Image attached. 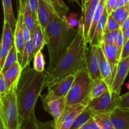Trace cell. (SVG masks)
I'll list each match as a JSON object with an SVG mask.
<instances>
[{
    "label": "cell",
    "mask_w": 129,
    "mask_h": 129,
    "mask_svg": "<svg viewBox=\"0 0 129 129\" xmlns=\"http://www.w3.org/2000/svg\"><path fill=\"white\" fill-rule=\"evenodd\" d=\"M10 49L2 42H0V72L3 67Z\"/></svg>",
    "instance_id": "cell-34"
},
{
    "label": "cell",
    "mask_w": 129,
    "mask_h": 129,
    "mask_svg": "<svg viewBox=\"0 0 129 129\" xmlns=\"http://www.w3.org/2000/svg\"><path fill=\"white\" fill-rule=\"evenodd\" d=\"M33 39H34V45H35V53L42 50L44 45H45V34H44V30L38 22L37 24L36 28L33 35Z\"/></svg>",
    "instance_id": "cell-24"
},
{
    "label": "cell",
    "mask_w": 129,
    "mask_h": 129,
    "mask_svg": "<svg viewBox=\"0 0 129 129\" xmlns=\"http://www.w3.org/2000/svg\"><path fill=\"white\" fill-rule=\"evenodd\" d=\"M116 2H117V0H106L105 8L108 14H111V13L113 11Z\"/></svg>",
    "instance_id": "cell-39"
},
{
    "label": "cell",
    "mask_w": 129,
    "mask_h": 129,
    "mask_svg": "<svg viewBox=\"0 0 129 129\" xmlns=\"http://www.w3.org/2000/svg\"><path fill=\"white\" fill-rule=\"evenodd\" d=\"M2 3L3 6L4 20H6L9 23L13 31H14L16 26V20L14 15L11 0H2Z\"/></svg>",
    "instance_id": "cell-22"
},
{
    "label": "cell",
    "mask_w": 129,
    "mask_h": 129,
    "mask_svg": "<svg viewBox=\"0 0 129 129\" xmlns=\"http://www.w3.org/2000/svg\"><path fill=\"white\" fill-rule=\"evenodd\" d=\"M34 68L36 71L41 73L45 71V62L42 50L35 53L34 57Z\"/></svg>",
    "instance_id": "cell-31"
},
{
    "label": "cell",
    "mask_w": 129,
    "mask_h": 129,
    "mask_svg": "<svg viewBox=\"0 0 129 129\" xmlns=\"http://www.w3.org/2000/svg\"><path fill=\"white\" fill-rule=\"evenodd\" d=\"M79 129H91L89 120L86 122V123H85L84 125H83Z\"/></svg>",
    "instance_id": "cell-46"
},
{
    "label": "cell",
    "mask_w": 129,
    "mask_h": 129,
    "mask_svg": "<svg viewBox=\"0 0 129 129\" xmlns=\"http://www.w3.org/2000/svg\"><path fill=\"white\" fill-rule=\"evenodd\" d=\"M120 96V93H117L109 88L100 96L90 100L86 107L93 114L110 113L118 107Z\"/></svg>",
    "instance_id": "cell-6"
},
{
    "label": "cell",
    "mask_w": 129,
    "mask_h": 129,
    "mask_svg": "<svg viewBox=\"0 0 129 129\" xmlns=\"http://www.w3.org/2000/svg\"><path fill=\"white\" fill-rule=\"evenodd\" d=\"M20 129H55L54 122H40L37 118L34 112L22 122Z\"/></svg>",
    "instance_id": "cell-18"
},
{
    "label": "cell",
    "mask_w": 129,
    "mask_h": 129,
    "mask_svg": "<svg viewBox=\"0 0 129 129\" xmlns=\"http://www.w3.org/2000/svg\"><path fill=\"white\" fill-rule=\"evenodd\" d=\"M128 73L129 56L121 58L118 63L114 78L110 88L114 91L120 93L121 88Z\"/></svg>",
    "instance_id": "cell-11"
},
{
    "label": "cell",
    "mask_w": 129,
    "mask_h": 129,
    "mask_svg": "<svg viewBox=\"0 0 129 129\" xmlns=\"http://www.w3.org/2000/svg\"><path fill=\"white\" fill-rule=\"evenodd\" d=\"M18 19L16 20V26L13 31L14 45L16 47L18 54V60L20 64L21 63L23 52L25 48V42L23 36V15L21 13H18Z\"/></svg>",
    "instance_id": "cell-12"
},
{
    "label": "cell",
    "mask_w": 129,
    "mask_h": 129,
    "mask_svg": "<svg viewBox=\"0 0 129 129\" xmlns=\"http://www.w3.org/2000/svg\"><path fill=\"white\" fill-rule=\"evenodd\" d=\"M120 28V26L119 24L113 18V16L111 15V14H109L108 18H107L105 26L104 34L105 33L110 32V31L118 30Z\"/></svg>",
    "instance_id": "cell-32"
},
{
    "label": "cell",
    "mask_w": 129,
    "mask_h": 129,
    "mask_svg": "<svg viewBox=\"0 0 129 129\" xmlns=\"http://www.w3.org/2000/svg\"><path fill=\"white\" fill-rule=\"evenodd\" d=\"M54 13L44 0H38L37 19V22L40 24L44 31H45V28L50 21L52 15Z\"/></svg>",
    "instance_id": "cell-15"
},
{
    "label": "cell",
    "mask_w": 129,
    "mask_h": 129,
    "mask_svg": "<svg viewBox=\"0 0 129 129\" xmlns=\"http://www.w3.org/2000/svg\"><path fill=\"white\" fill-rule=\"evenodd\" d=\"M28 1L32 15H34V18L37 20V11L38 8V0H28Z\"/></svg>",
    "instance_id": "cell-38"
},
{
    "label": "cell",
    "mask_w": 129,
    "mask_h": 129,
    "mask_svg": "<svg viewBox=\"0 0 129 129\" xmlns=\"http://www.w3.org/2000/svg\"><path fill=\"white\" fill-rule=\"evenodd\" d=\"M120 108H129V92L120 96V102L118 107Z\"/></svg>",
    "instance_id": "cell-37"
},
{
    "label": "cell",
    "mask_w": 129,
    "mask_h": 129,
    "mask_svg": "<svg viewBox=\"0 0 129 129\" xmlns=\"http://www.w3.org/2000/svg\"><path fill=\"white\" fill-rule=\"evenodd\" d=\"M105 1L106 0H100V3H98L95 11H94V15H93V20H92L91 27L89 28V34H88V39H87V44H89L93 39V35H94V30H95L96 26L103 14V10L105 8Z\"/></svg>",
    "instance_id": "cell-21"
},
{
    "label": "cell",
    "mask_w": 129,
    "mask_h": 129,
    "mask_svg": "<svg viewBox=\"0 0 129 129\" xmlns=\"http://www.w3.org/2000/svg\"><path fill=\"white\" fill-rule=\"evenodd\" d=\"M74 79V75L72 74L67 76L49 84L47 86L48 91L46 95H40L43 104L50 101L66 97L70 89Z\"/></svg>",
    "instance_id": "cell-7"
},
{
    "label": "cell",
    "mask_w": 129,
    "mask_h": 129,
    "mask_svg": "<svg viewBox=\"0 0 129 129\" xmlns=\"http://www.w3.org/2000/svg\"><path fill=\"white\" fill-rule=\"evenodd\" d=\"M18 12L23 13V21L30 30L31 33V37L33 36L36 28L37 24V20L34 18V15H32L31 10L29 6H27L23 11H18Z\"/></svg>",
    "instance_id": "cell-25"
},
{
    "label": "cell",
    "mask_w": 129,
    "mask_h": 129,
    "mask_svg": "<svg viewBox=\"0 0 129 129\" xmlns=\"http://www.w3.org/2000/svg\"><path fill=\"white\" fill-rule=\"evenodd\" d=\"M55 1H62V0H55ZM70 1H73V2H76L79 5H80V3H79V0H69Z\"/></svg>",
    "instance_id": "cell-47"
},
{
    "label": "cell",
    "mask_w": 129,
    "mask_h": 129,
    "mask_svg": "<svg viewBox=\"0 0 129 129\" xmlns=\"http://www.w3.org/2000/svg\"><path fill=\"white\" fill-rule=\"evenodd\" d=\"M108 15L109 14L108 13L107 10L105 8L103 14H102V16H101L100 19L99 21H98V24L96 26L93 39L89 43V45H98V46L100 45L102 42V37H103V35L104 34V28Z\"/></svg>",
    "instance_id": "cell-20"
},
{
    "label": "cell",
    "mask_w": 129,
    "mask_h": 129,
    "mask_svg": "<svg viewBox=\"0 0 129 129\" xmlns=\"http://www.w3.org/2000/svg\"><path fill=\"white\" fill-rule=\"evenodd\" d=\"M47 73L36 71L28 66L22 71L15 88L18 110L21 122L35 112L38 98L46 87Z\"/></svg>",
    "instance_id": "cell-1"
},
{
    "label": "cell",
    "mask_w": 129,
    "mask_h": 129,
    "mask_svg": "<svg viewBox=\"0 0 129 129\" xmlns=\"http://www.w3.org/2000/svg\"><path fill=\"white\" fill-rule=\"evenodd\" d=\"M87 43L83 36V25L78 20L77 34L74 40L60 57L56 65L51 70H45L47 73L46 87L51 83L69 75H74L86 68L85 53Z\"/></svg>",
    "instance_id": "cell-2"
},
{
    "label": "cell",
    "mask_w": 129,
    "mask_h": 129,
    "mask_svg": "<svg viewBox=\"0 0 129 129\" xmlns=\"http://www.w3.org/2000/svg\"><path fill=\"white\" fill-rule=\"evenodd\" d=\"M128 27H129V15L128 16V17L126 18V20H125L124 22H123V23L122 24L120 29L122 30V31L123 32V31H124Z\"/></svg>",
    "instance_id": "cell-44"
},
{
    "label": "cell",
    "mask_w": 129,
    "mask_h": 129,
    "mask_svg": "<svg viewBox=\"0 0 129 129\" xmlns=\"http://www.w3.org/2000/svg\"><path fill=\"white\" fill-rule=\"evenodd\" d=\"M118 30L105 33L103 34V37H102V42L107 44H115L117 37H118Z\"/></svg>",
    "instance_id": "cell-33"
},
{
    "label": "cell",
    "mask_w": 129,
    "mask_h": 129,
    "mask_svg": "<svg viewBox=\"0 0 129 129\" xmlns=\"http://www.w3.org/2000/svg\"><path fill=\"white\" fill-rule=\"evenodd\" d=\"M93 115L91 111L88 108H86L78 117L76 118L73 125L70 129H79L83 125L86 123Z\"/></svg>",
    "instance_id": "cell-29"
},
{
    "label": "cell",
    "mask_w": 129,
    "mask_h": 129,
    "mask_svg": "<svg viewBox=\"0 0 129 129\" xmlns=\"http://www.w3.org/2000/svg\"><path fill=\"white\" fill-rule=\"evenodd\" d=\"M93 84V80L86 68L74 74L73 84L65 97L66 105L81 104L87 107L90 102Z\"/></svg>",
    "instance_id": "cell-5"
},
{
    "label": "cell",
    "mask_w": 129,
    "mask_h": 129,
    "mask_svg": "<svg viewBox=\"0 0 129 129\" xmlns=\"http://www.w3.org/2000/svg\"><path fill=\"white\" fill-rule=\"evenodd\" d=\"M16 3H17V6L18 7V0H16Z\"/></svg>",
    "instance_id": "cell-49"
},
{
    "label": "cell",
    "mask_w": 129,
    "mask_h": 129,
    "mask_svg": "<svg viewBox=\"0 0 129 129\" xmlns=\"http://www.w3.org/2000/svg\"><path fill=\"white\" fill-rule=\"evenodd\" d=\"M1 42L7 45L10 49H11V47L14 45L13 31L9 23L5 20H4L3 29Z\"/></svg>",
    "instance_id": "cell-27"
},
{
    "label": "cell",
    "mask_w": 129,
    "mask_h": 129,
    "mask_svg": "<svg viewBox=\"0 0 129 129\" xmlns=\"http://www.w3.org/2000/svg\"><path fill=\"white\" fill-rule=\"evenodd\" d=\"M93 117L102 129H115L111 120L110 113H96L93 114Z\"/></svg>",
    "instance_id": "cell-26"
},
{
    "label": "cell",
    "mask_w": 129,
    "mask_h": 129,
    "mask_svg": "<svg viewBox=\"0 0 129 129\" xmlns=\"http://www.w3.org/2000/svg\"><path fill=\"white\" fill-rule=\"evenodd\" d=\"M18 60L17 52H16V49L15 45H13L10 49V51H9L7 57L5 60V64H4L3 67L1 71V73H5L7 69H8L10 67L12 66Z\"/></svg>",
    "instance_id": "cell-30"
},
{
    "label": "cell",
    "mask_w": 129,
    "mask_h": 129,
    "mask_svg": "<svg viewBox=\"0 0 129 129\" xmlns=\"http://www.w3.org/2000/svg\"><path fill=\"white\" fill-rule=\"evenodd\" d=\"M128 56H129V38L128 40H127V42L125 43L124 45H123L122 54H121L120 59Z\"/></svg>",
    "instance_id": "cell-42"
},
{
    "label": "cell",
    "mask_w": 129,
    "mask_h": 129,
    "mask_svg": "<svg viewBox=\"0 0 129 129\" xmlns=\"http://www.w3.org/2000/svg\"><path fill=\"white\" fill-rule=\"evenodd\" d=\"M109 86L105 83L103 78H100L93 81V86L90 94V100L100 96L101 94L108 90Z\"/></svg>",
    "instance_id": "cell-23"
},
{
    "label": "cell",
    "mask_w": 129,
    "mask_h": 129,
    "mask_svg": "<svg viewBox=\"0 0 129 129\" xmlns=\"http://www.w3.org/2000/svg\"><path fill=\"white\" fill-rule=\"evenodd\" d=\"M99 47L89 45L85 53L86 69L93 81L102 78L99 68Z\"/></svg>",
    "instance_id": "cell-9"
},
{
    "label": "cell",
    "mask_w": 129,
    "mask_h": 129,
    "mask_svg": "<svg viewBox=\"0 0 129 129\" xmlns=\"http://www.w3.org/2000/svg\"><path fill=\"white\" fill-rule=\"evenodd\" d=\"M89 122H90V125L91 127V129H102L101 127L96 123V122L94 121V118L92 117L91 118L89 119Z\"/></svg>",
    "instance_id": "cell-43"
},
{
    "label": "cell",
    "mask_w": 129,
    "mask_h": 129,
    "mask_svg": "<svg viewBox=\"0 0 129 129\" xmlns=\"http://www.w3.org/2000/svg\"><path fill=\"white\" fill-rule=\"evenodd\" d=\"M10 87L0 94V127L1 129H20L21 122L18 110L15 88Z\"/></svg>",
    "instance_id": "cell-4"
},
{
    "label": "cell",
    "mask_w": 129,
    "mask_h": 129,
    "mask_svg": "<svg viewBox=\"0 0 129 129\" xmlns=\"http://www.w3.org/2000/svg\"><path fill=\"white\" fill-rule=\"evenodd\" d=\"M23 36L24 41H25V43L28 41L31 37V33H30L29 29L28 28L26 25L24 23V21L23 23Z\"/></svg>",
    "instance_id": "cell-41"
},
{
    "label": "cell",
    "mask_w": 129,
    "mask_h": 129,
    "mask_svg": "<svg viewBox=\"0 0 129 129\" xmlns=\"http://www.w3.org/2000/svg\"><path fill=\"white\" fill-rule=\"evenodd\" d=\"M76 34L77 30L69 27L63 17L55 13L52 14L44 31L49 56V65L47 70H51L55 67Z\"/></svg>",
    "instance_id": "cell-3"
},
{
    "label": "cell",
    "mask_w": 129,
    "mask_h": 129,
    "mask_svg": "<svg viewBox=\"0 0 129 129\" xmlns=\"http://www.w3.org/2000/svg\"><path fill=\"white\" fill-rule=\"evenodd\" d=\"M126 87H127V89H128L129 90V81L127 83V84H126Z\"/></svg>",
    "instance_id": "cell-48"
},
{
    "label": "cell",
    "mask_w": 129,
    "mask_h": 129,
    "mask_svg": "<svg viewBox=\"0 0 129 129\" xmlns=\"http://www.w3.org/2000/svg\"><path fill=\"white\" fill-rule=\"evenodd\" d=\"M43 105L45 110L51 115L55 122L59 119L66 105L65 97L50 101L47 103H44Z\"/></svg>",
    "instance_id": "cell-17"
},
{
    "label": "cell",
    "mask_w": 129,
    "mask_h": 129,
    "mask_svg": "<svg viewBox=\"0 0 129 129\" xmlns=\"http://www.w3.org/2000/svg\"><path fill=\"white\" fill-rule=\"evenodd\" d=\"M100 46L102 48V50L103 51L105 57L110 64L113 75L115 76L117 65H118V63L120 60V57L118 56V51H117L115 44H107V43L102 42Z\"/></svg>",
    "instance_id": "cell-14"
},
{
    "label": "cell",
    "mask_w": 129,
    "mask_h": 129,
    "mask_svg": "<svg viewBox=\"0 0 129 129\" xmlns=\"http://www.w3.org/2000/svg\"><path fill=\"white\" fill-rule=\"evenodd\" d=\"M8 90L7 86H6V82L4 78L3 74L0 72V94L5 93Z\"/></svg>",
    "instance_id": "cell-40"
},
{
    "label": "cell",
    "mask_w": 129,
    "mask_h": 129,
    "mask_svg": "<svg viewBox=\"0 0 129 129\" xmlns=\"http://www.w3.org/2000/svg\"><path fill=\"white\" fill-rule=\"evenodd\" d=\"M86 107L81 104L66 105L59 119L54 122L55 129H70L76 118Z\"/></svg>",
    "instance_id": "cell-8"
},
{
    "label": "cell",
    "mask_w": 129,
    "mask_h": 129,
    "mask_svg": "<svg viewBox=\"0 0 129 129\" xmlns=\"http://www.w3.org/2000/svg\"><path fill=\"white\" fill-rule=\"evenodd\" d=\"M23 69L19 61H16L13 65L3 73L4 78L6 82L7 89L17 84Z\"/></svg>",
    "instance_id": "cell-19"
},
{
    "label": "cell",
    "mask_w": 129,
    "mask_h": 129,
    "mask_svg": "<svg viewBox=\"0 0 129 129\" xmlns=\"http://www.w3.org/2000/svg\"><path fill=\"white\" fill-rule=\"evenodd\" d=\"M111 15L119 24L121 28L122 24L129 15V3L127 5H125L124 6L114 10L111 13Z\"/></svg>",
    "instance_id": "cell-28"
},
{
    "label": "cell",
    "mask_w": 129,
    "mask_h": 129,
    "mask_svg": "<svg viewBox=\"0 0 129 129\" xmlns=\"http://www.w3.org/2000/svg\"><path fill=\"white\" fill-rule=\"evenodd\" d=\"M99 68L101 76L109 88L113 82L114 75L112 71V67L105 57L101 47H99Z\"/></svg>",
    "instance_id": "cell-16"
},
{
    "label": "cell",
    "mask_w": 129,
    "mask_h": 129,
    "mask_svg": "<svg viewBox=\"0 0 129 129\" xmlns=\"http://www.w3.org/2000/svg\"><path fill=\"white\" fill-rule=\"evenodd\" d=\"M110 115L115 129H129V108L117 107Z\"/></svg>",
    "instance_id": "cell-13"
},
{
    "label": "cell",
    "mask_w": 129,
    "mask_h": 129,
    "mask_svg": "<svg viewBox=\"0 0 129 129\" xmlns=\"http://www.w3.org/2000/svg\"><path fill=\"white\" fill-rule=\"evenodd\" d=\"M0 129H1V127H0Z\"/></svg>",
    "instance_id": "cell-50"
},
{
    "label": "cell",
    "mask_w": 129,
    "mask_h": 129,
    "mask_svg": "<svg viewBox=\"0 0 129 129\" xmlns=\"http://www.w3.org/2000/svg\"><path fill=\"white\" fill-rule=\"evenodd\" d=\"M64 21H66L68 26L72 28H74L76 26H78V15L76 13H71L68 16H65L63 17Z\"/></svg>",
    "instance_id": "cell-35"
},
{
    "label": "cell",
    "mask_w": 129,
    "mask_h": 129,
    "mask_svg": "<svg viewBox=\"0 0 129 129\" xmlns=\"http://www.w3.org/2000/svg\"><path fill=\"white\" fill-rule=\"evenodd\" d=\"M123 45H124V38H123V31H122L120 28L118 30V37H117V41H116L115 45L117 47V51H118V56H119L120 59L121 54H122V49H123Z\"/></svg>",
    "instance_id": "cell-36"
},
{
    "label": "cell",
    "mask_w": 129,
    "mask_h": 129,
    "mask_svg": "<svg viewBox=\"0 0 129 129\" xmlns=\"http://www.w3.org/2000/svg\"><path fill=\"white\" fill-rule=\"evenodd\" d=\"M100 0H82L81 20L83 25V36L87 43L88 34L91 27L93 15Z\"/></svg>",
    "instance_id": "cell-10"
},
{
    "label": "cell",
    "mask_w": 129,
    "mask_h": 129,
    "mask_svg": "<svg viewBox=\"0 0 129 129\" xmlns=\"http://www.w3.org/2000/svg\"><path fill=\"white\" fill-rule=\"evenodd\" d=\"M123 38H124V44H125L129 38V27L127 28L123 31Z\"/></svg>",
    "instance_id": "cell-45"
}]
</instances>
